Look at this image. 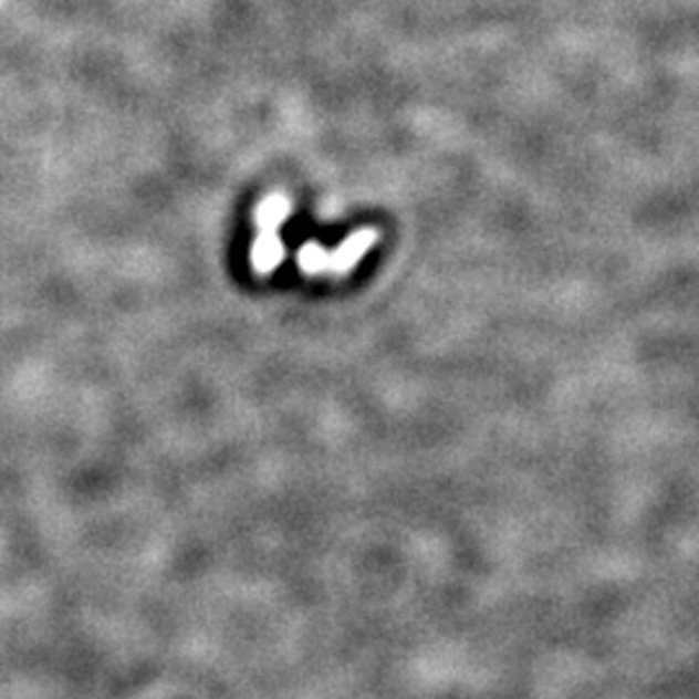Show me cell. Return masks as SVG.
<instances>
[{"label":"cell","mask_w":699,"mask_h":699,"mask_svg":"<svg viewBox=\"0 0 699 699\" xmlns=\"http://www.w3.org/2000/svg\"><path fill=\"white\" fill-rule=\"evenodd\" d=\"M378 233L374 228H361L353 237L342 241L337 249H324L316 241H309L299 249V268L306 272V275H332L342 278L349 275L358 262L363 260V254H368V249L376 244Z\"/></svg>","instance_id":"2"},{"label":"cell","mask_w":699,"mask_h":699,"mask_svg":"<svg viewBox=\"0 0 699 699\" xmlns=\"http://www.w3.org/2000/svg\"><path fill=\"white\" fill-rule=\"evenodd\" d=\"M293 205L283 192H272L257 205L254 223H257V239L252 244V268L257 275H272L285 260V247L280 241V228L291 218Z\"/></svg>","instance_id":"1"}]
</instances>
